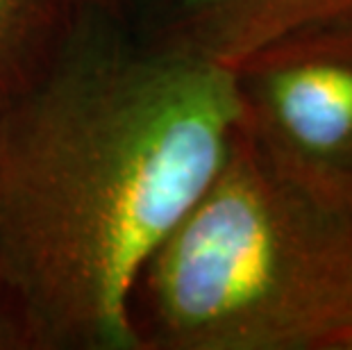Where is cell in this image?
I'll return each mask as SVG.
<instances>
[{
  "mask_svg": "<svg viewBox=\"0 0 352 350\" xmlns=\"http://www.w3.org/2000/svg\"><path fill=\"white\" fill-rule=\"evenodd\" d=\"M248 107L200 50H85L0 125V280L50 346L139 348L141 271L209 189Z\"/></svg>",
  "mask_w": 352,
  "mask_h": 350,
  "instance_id": "6da1fadb",
  "label": "cell"
},
{
  "mask_svg": "<svg viewBox=\"0 0 352 350\" xmlns=\"http://www.w3.org/2000/svg\"><path fill=\"white\" fill-rule=\"evenodd\" d=\"M14 14H16V0H0V32H5Z\"/></svg>",
  "mask_w": 352,
  "mask_h": 350,
  "instance_id": "5b68a950",
  "label": "cell"
},
{
  "mask_svg": "<svg viewBox=\"0 0 352 350\" xmlns=\"http://www.w3.org/2000/svg\"><path fill=\"white\" fill-rule=\"evenodd\" d=\"M146 269L164 346L334 350L352 330V191L289 162L245 114Z\"/></svg>",
  "mask_w": 352,
  "mask_h": 350,
  "instance_id": "7a4b0ae2",
  "label": "cell"
},
{
  "mask_svg": "<svg viewBox=\"0 0 352 350\" xmlns=\"http://www.w3.org/2000/svg\"><path fill=\"white\" fill-rule=\"evenodd\" d=\"M193 48L230 66L305 30L352 23V0H182Z\"/></svg>",
  "mask_w": 352,
  "mask_h": 350,
  "instance_id": "277c9868",
  "label": "cell"
},
{
  "mask_svg": "<svg viewBox=\"0 0 352 350\" xmlns=\"http://www.w3.org/2000/svg\"><path fill=\"white\" fill-rule=\"evenodd\" d=\"M234 69L259 135L296 166L352 191V23L291 34Z\"/></svg>",
  "mask_w": 352,
  "mask_h": 350,
  "instance_id": "3957f363",
  "label": "cell"
},
{
  "mask_svg": "<svg viewBox=\"0 0 352 350\" xmlns=\"http://www.w3.org/2000/svg\"><path fill=\"white\" fill-rule=\"evenodd\" d=\"M334 350H352V330H350L348 334H343Z\"/></svg>",
  "mask_w": 352,
  "mask_h": 350,
  "instance_id": "8992f818",
  "label": "cell"
}]
</instances>
